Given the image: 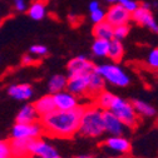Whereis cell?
<instances>
[{"label":"cell","mask_w":158,"mask_h":158,"mask_svg":"<svg viewBox=\"0 0 158 158\" xmlns=\"http://www.w3.org/2000/svg\"><path fill=\"white\" fill-rule=\"evenodd\" d=\"M83 110L84 106H79L72 110L55 109L43 117H39L43 133L53 138H72L78 133Z\"/></svg>","instance_id":"cell-1"},{"label":"cell","mask_w":158,"mask_h":158,"mask_svg":"<svg viewBox=\"0 0 158 158\" xmlns=\"http://www.w3.org/2000/svg\"><path fill=\"white\" fill-rule=\"evenodd\" d=\"M102 112L97 106L88 104L84 106V110L79 123L78 133H81L84 137L89 138H98L104 133V126H103V117Z\"/></svg>","instance_id":"cell-2"},{"label":"cell","mask_w":158,"mask_h":158,"mask_svg":"<svg viewBox=\"0 0 158 158\" xmlns=\"http://www.w3.org/2000/svg\"><path fill=\"white\" fill-rule=\"evenodd\" d=\"M118 119H119L126 127L134 128L138 124V114L135 113L131 102L123 99V98L115 95L109 107V109Z\"/></svg>","instance_id":"cell-3"},{"label":"cell","mask_w":158,"mask_h":158,"mask_svg":"<svg viewBox=\"0 0 158 158\" xmlns=\"http://www.w3.org/2000/svg\"><path fill=\"white\" fill-rule=\"evenodd\" d=\"M95 72L104 79V82H108L115 87L124 88L131 83L129 75L117 63H107L98 67L95 65Z\"/></svg>","instance_id":"cell-4"},{"label":"cell","mask_w":158,"mask_h":158,"mask_svg":"<svg viewBox=\"0 0 158 158\" xmlns=\"http://www.w3.org/2000/svg\"><path fill=\"white\" fill-rule=\"evenodd\" d=\"M43 134V128L39 121L35 123H15L11 128V138L14 139L31 141L36 138H42Z\"/></svg>","instance_id":"cell-5"},{"label":"cell","mask_w":158,"mask_h":158,"mask_svg":"<svg viewBox=\"0 0 158 158\" xmlns=\"http://www.w3.org/2000/svg\"><path fill=\"white\" fill-rule=\"evenodd\" d=\"M29 153L30 158H60L55 147L42 138L29 141Z\"/></svg>","instance_id":"cell-6"},{"label":"cell","mask_w":158,"mask_h":158,"mask_svg":"<svg viewBox=\"0 0 158 158\" xmlns=\"http://www.w3.org/2000/svg\"><path fill=\"white\" fill-rule=\"evenodd\" d=\"M94 72V70H93ZM89 77L90 73L87 74H79L68 77L67 90L74 94L75 97H88V87H89Z\"/></svg>","instance_id":"cell-7"},{"label":"cell","mask_w":158,"mask_h":158,"mask_svg":"<svg viewBox=\"0 0 158 158\" xmlns=\"http://www.w3.org/2000/svg\"><path fill=\"white\" fill-rule=\"evenodd\" d=\"M104 148L109 152H113L115 154H129L132 152V144L128 138L124 135H115V137H109L103 143Z\"/></svg>","instance_id":"cell-8"},{"label":"cell","mask_w":158,"mask_h":158,"mask_svg":"<svg viewBox=\"0 0 158 158\" xmlns=\"http://www.w3.org/2000/svg\"><path fill=\"white\" fill-rule=\"evenodd\" d=\"M129 20H131V14L121 4H113L106 11V22H108L113 28L118 25L128 24Z\"/></svg>","instance_id":"cell-9"},{"label":"cell","mask_w":158,"mask_h":158,"mask_svg":"<svg viewBox=\"0 0 158 158\" xmlns=\"http://www.w3.org/2000/svg\"><path fill=\"white\" fill-rule=\"evenodd\" d=\"M53 99H54L55 109L58 110H72L81 106L79 98L72 94L70 92H68L67 89L53 94Z\"/></svg>","instance_id":"cell-10"},{"label":"cell","mask_w":158,"mask_h":158,"mask_svg":"<svg viewBox=\"0 0 158 158\" xmlns=\"http://www.w3.org/2000/svg\"><path fill=\"white\" fill-rule=\"evenodd\" d=\"M67 68H68V77H73V75H79V74L92 73L95 69V65L93 64V62L87 59V56L78 55L73 58L72 60H69Z\"/></svg>","instance_id":"cell-11"},{"label":"cell","mask_w":158,"mask_h":158,"mask_svg":"<svg viewBox=\"0 0 158 158\" xmlns=\"http://www.w3.org/2000/svg\"><path fill=\"white\" fill-rule=\"evenodd\" d=\"M102 117H103L104 133H108L112 137L123 135V133L126 132L127 127L119 119H118V118L110 110H103L102 112Z\"/></svg>","instance_id":"cell-12"},{"label":"cell","mask_w":158,"mask_h":158,"mask_svg":"<svg viewBox=\"0 0 158 158\" xmlns=\"http://www.w3.org/2000/svg\"><path fill=\"white\" fill-rule=\"evenodd\" d=\"M131 20H134L135 23L147 27L148 29H151L152 31L158 33V24L156 23L153 14L151 13V10L143 9V8H138L134 13L131 14Z\"/></svg>","instance_id":"cell-13"},{"label":"cell","mask_w":158,"mask_h":158,"mask_svg":"<svg viewBox=\"0 0 158 158\" xmlns=\"http://www.w3.org/2000/svg\"><path fill=\"white\" fill-rule=\"evenodd\" d=\"M10 144V157L11 158H30L29 153V141L25 139H11Z\"/></svg>","instance_id":"cell-14"},{"label":"cell","mask_w":158,"mask_h":158,"mask_svg":"<svg viewBox=\"0 0 158 158\" xmlns=\"http://www.w3.org/2000/svg\"><path fill=\"white\" fill-rule=\"evenodd\" d=\"M33 93L30 84H13L8 89V94L16 101H28L33 97Z\"/></svg>","instance_id":"cell-15"},{"label":"cell","mask_w":158,"mask_h":158,"mask_svg":"<svg viewBox=\"0 0 158 158\" xmlns=\"http://www.w3.org/2000/svg\"><path fill=\"white\" fill-rule=\"evenodd\" d=\"M36 113L39 117H43L53 110H55V104H54V99H53V94H47L40 97L38 101H35L33 103Z\"/></svg>","instance_id":"cell-16"},{"label":"cell","mask_w":158,"mask_h":158,"mask_svg":"<svg viewBox=\"0 0 158 158\" xmlns=\"http://www.w3.org/2000/svg\"><path fill=\"white\" fill-rule=\"evenodd\" d=\"M39 121V115L33 104H25L16 115L15 123H35Z\"/></svg>","instance_id":"cell-17"},{"label":"cell","mask_w":158,"mask_h":158,"mask_svg":"<svg viewBox=\"0 0 158 158\" xmlns=\"http://www.w3.org/2000/svg\"><path fill=\"white\" fill-rule=\"evenodd\" d=\"M106 88V82L104 79L98 74L94 69V72L90 73L89 77V87H88V97L94 98L99 92H102Z\"/></svg>","instance_id":"cell-18"},{"label":"cell","mask_w":158,"mask_h":158,"mask_svg":"<svg viewBox=\"0 0 158 158\" xmlns=\"http://www.w3.org/2000/svg\"><path fill=\"white\" fill-rule=\"evenodd\" d=\"M124 55V47L122 44L121 40H115V39H112L109 40V49H108V58L113 63H119L122 60V58Z\"/></svg>","instance_id":"cell-19"},{"label":"cell","mask_w":158,"mask_h":158,"mask_svg":"<svg viewBox=\"0 0 158 158\" xmlns=\"http://www.w3.org/2000/svg\"><path fill=\"white\" fill-rule=\"evenodd\" d=\"M93 35L95 39H106V40H112L113 39V27L108 22H101L94 24Z\"/></svg>","instance_id":"cell-20"},{"label":"cell","mask_w":158,"mask_h":158,"mask_svg":"<svg viewBox=\"0 0 158 158\" xmlns=\"http://www.w3.org/2000/svg\"><path fill=\"white\" fill-rule=\"evenodd\" d=\"M114 97L115 95L113 93L103 89L102 92H99L93 98V104L97 106L101 110H108L110 104H112V102H113V99H114Z\"/></svg>","instance_id":"cell-21"},{"label":"cell","mask_w":158,"mask_h":158,"mask_svg":"<svg viewBox=\"0 0 158 158\" xmlns=\"http://www.w3.org/2000/svg\"><path fill=\"white\" fill-rule=\"evenodd\" d=\"M67 83H68V77L63 74H55L53 75L49 82H48V89L50 94H55L58 92H62L67 89Z\"/></svg>","instance_id":"cell-22"},{"label":"cell","mask_w":158,"mask_h":158,"mask_svg":"<svg viewBox=\"0 0 158 158\" xmlns=\"http://www.w3.org/2000/svg\"><path fill=\"white\" fill-rule=\"evenodd\" d=\"M131 103H132L135 113L141 114L143 117H154L156 113H157L156 108L153 106H151L149 103H147V102H143V101H139V99H133Z\"/></svg>","instance_id":"cell-23"},{"label":"cell","mask_w":158,"mask_h":158,"mask_svg":"<svg viewBox=\"0 0 158 158\" xmlns=\"http://www.w3.org/2000/svg\"><path fill=\"white\" fill-rule=\"evenodd\" d=\"M28 15L33 20H42L47 15V6L43 2H35L28 9Z\"/></svg>","instance_id":"cell-24"},{"label":"cell","mask_w":158,"mask_h":158,"mask_svg":"<svg viewBox=\"0 0 158 158\" xmlns=\"http://www.w3.org/2000/svg\"><path fill=\"white\" fill-rule=\"evenodd\" d=\"M108 49H109V40H106V39H95L92 44V53L97 58L107 56Z\"/></svg>","instance_id":"cell-25"},{"label":"cell","mask_w":158,"mask_h":158,"mask_svg":"<svg viewBox=\"0 0 158 158\" xmlns=\"http://www.w3.org/2000/svg\"><path fill=\"white\" fill-rule=\"evenodd\" d=\"M129 25L128 24H124V25H118V27H114L113 28V39L115 40H123V39L129 34Z\"/></svg>","instance_id":"cell-26"},{"label":"cell","mask_w":158,"mask_h":158,"mask_svg":"<svg viewBox=\"0 0 158 158\" xmlns=\"http://www.w3.org/2000/svg\"><path fill=\"white\" fill-rule=\"evenodd\" d=\"M146 63L147 65L153 69V70H158V47L157 48H153L148 55H147V59H146Z\"/></svg>","instance_id":"cell-27"},{"label":"cell","mask_w":158,"mask_h":158,"mask_svg":"<svg viewBox=\"0 0 158 158\" xmlns=\"http://www.w3.org/2000/svg\"><path fill=\"white\" fill-rule=\"evenodd\" d=\"M90 20H92L94 24H98V23H101V22H104V20H106V11H104L102 8L92 11V13H90Z\"/></svg>","instance_id":"cell-28"},{"label":"cell","mask_w":158,"mask_h":158,"mask_svg":"<svg viewBox=\"0 0 158 158\" xmlns=\"http://www.w3.org/2000/svg\"><path fill=\"white\" fill-rule=\"evenodd\" d=\"M30 54L35 56H44L48 54V48L42 44H34L30 47Z\"/></svg>","instance_id":"cell-29"},{"label":"cell","mask_w":158,"mask_h":158,"mask_svg":"<svg viewBox=\"0 0 158 158\" xmlns=\"http://www.w3.org/2000/svg\"><path fill=\"white\" fill-rule=\"evenodd\" d=\"M129 14H132V13H134L138 8L141 6V4L137 2V0H126V2H123L122 4H121Z\"/></svg>","instance_id":"cell-30"},{"label":"cell","mask_w":158,"mask_h":158,"mask_svg":"<svg viewBox=\"0 0 158 158\" xmlns=\"http://www.w3.org/2000/svg\"><path fill=\"white\" fill-rule=\"evenodd\" d=\"M0 158H11L9 141H0Z\"/></svg>","instance_id":"cell-31"},{"label":"cell","mask_w":158,"mask_h":158,"mask_svg":"<svg viewBox=\"0 0 158 158\" xmlns=\"http://www.w3.org/2000/svg\"><path fill=\"white\" fill-rule=\"evenodd\" d=\"M14 6L18 11H20V13L28 10V5H27L25 0H14Z\"/></svg>","instance_id":"cell-32"},{"label":"cell","mask_w":158,"mask_h":158,"mask_svg":"<svg viewBox=\"0 0 158 158\" xmlns=\"http://www.w3.org/2000/svg\"><path fill=\"white\" fill-rule=\"evenodd\" d=\"M22 63H23V65H31V64H34V58L31 55L25 54L22 58Z\"/></svg>","instance_id":"cell-33"},{"label":"cell","mask_w":158,"mask_h":158,"mask_svg":"<svg viewBox=\"0 0 158 158\" xmlns=\"http://www.w3.org/2000/svg\"><path fill=\"white\" fill-rule=\"evenodd\" d=\"M99 8H101V5H99V2H98V0H92V2L89 3V5H88V9H89L90 13L97 10V9H99Z\"/></svg>","instance_id":"cell-34"},{"label":"cell","mask_w":158,"mask_h":158,"mask_svg":"<svg viewBox=\"0 0 158 158\" xmlns=\"http://www.w3.org/2000/svg\"><path fill=\"white\" fill-rule=\"evenodd\" d=\"M108 3H112V4H122L123 2H126V0H107Z\"/></svg>","instance_id":"cell-35"},{"label":"cell","mask_w":158,"mask_h":158,"mask_svg":"<svg viewBox=\"0 0 158 158\" xmlns=\"http://www.w3.org/2000/svg\"><path fill=\"white\" fill-rule=\"evenodd\" d=\"M141 8L147 9V10H151V4H149V3H143V4L141 5Z\"/></svg>","instance_id":"cell-36"},{"label":"cell","mask_w":158,"mask_h":158,"mask_svg":"<svg viewBox=\"0 0 158 158\" xmlns=\"http://www.w3.org/2000/svg\"><path fill=\"white\" fill-rule=\"evenodd\" d=\"M75 158H92V156H89V154H81V156H78Z\"/></svg>","instance_id":"cell-37"}]
</instances>
